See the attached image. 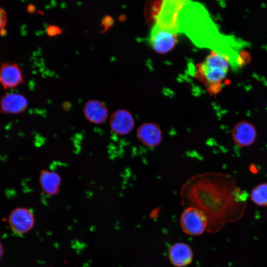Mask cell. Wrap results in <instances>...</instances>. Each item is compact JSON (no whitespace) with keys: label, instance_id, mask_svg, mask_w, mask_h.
<instances>
[{"label":"cell","instance_id":"30bf717a","mask_svg":"<svg viewBox=\"0 0 267 267\" xmlns=\"http://www.w3.org/2000/svg\"><path fill=\"white\" fill-rule=\"evenodd\" d=\"M171 263L177 267H183L190 264L193 259V253L190 246L182 242L173 245L169 251Z\"/></svg>","mask_w":267,"mask_h":267},{"label":"cell","instance_id":"7a4b0ae2","mask_svg":"<svg viewBox=\"0 0 267 267\" xmlns=\"http://www.w3.org/2000/svg\"><path fill=\"white\" fill-rule=\"evenodd\" d=\"M228 54L212 50L201 62L194 67V76L202 83L210 94L218 92L222 88L230 64Z\"/></svg>","mask_w":267,"mask_h":267},{"label":"cell","instance_id":"4fadbf2b","mask_svg":"<svg viewBox=\"0 0 267 267\" xmlns=\"http://www.w3.org/2000/svg\"><path fill=\"white\" fill-rule=\"evenodd\" d=\"M39 182L42 191L46 195L53 196L58 193L61 178L56 172L47 170H42L39 175Z\"/></svg>","mask_w":267,"mask_h":267},{"label":"cell","instance_id":"9c48e42d","mask_svg":"<svg viewBox=\"0 0 267 267\" xmlns=\"http://www.w3.org/2000/svg\"><path fill=\"white\" fill-rule=\"evenodd\" d=\"M27 106L26 97L17 93L5 94L0 101V110L3 114H19L25 110Z\"/></svg>","mask_w":267,"mask_h":267},{"label":"cell","instance_id":"ac0fdd59","mask_svg":"<svg viewBox=\"0 0 267 267\" xmlns=\"http://www.w3.org/2000/svg\"><path fill=\"white\" fill-rule=\"evenodd\" d=\"M3 253V248L2 244L0 242V259L2 257V254Z\"/></svg>","mask_w":267,"mask_h":267},{"label":"cell","instance_id":"ba28073f","mask_svg":"<svg viewBox=\"0 0 267 267\" xmlns=\"http://www.w3.org/2000/svg\"><path fill=\"white\" fill-rule=\"evenodd\" d=\"M23 82L21 71L18 65L6 62L0 66V85L5 89H11Z\"/></svg>","mask_w":267,"mask_h":267},{"label":"cell","instance_id":"2e32d148","mask_svg":"<svg viewBox=\"0 0 267 267\" xmlns=\"http://www.w3.org/2000/svg\"><path fill=\"white\" fill-rule=\"evenodd\" d=\"M114 23V20L112 17L109 15L105 16L101 20L102 25L103 26L105 31L111 27Z\"/></svg>","mask_w":267,"mask_h":267},{"label":"cell","instance_id":"5bb4252c","mask_svg":"<svg viewBox=\"0 0 267 267\" xmlns=\"http://www.w3.org/2000/svg\"><path fill=\"white\" fill-rule=\"evenodd\" d=\"M250 199L256 205L267 207V183L255 186L251 191Z\"/></svg>","mask_w":267,"mask_h":267},{"label":"cell","instance_id":"3957f363","mask_svg":"<svg viewBox=\"0 0 267 267\" xmlns=\"http://www.w3.org/2000/svg\"><path fill=\"white\" fill-rule=\"evenodd\" d=\"M180 221L183 231L190 235H200L208 227L206 215L194 207H186L181 215Z\"/></svg>","mask_w":267,"mask_h":267},{"label":"cell","instance_id":"e0dca14e","mask_svg":"<svg viewBox=\"0 0 267 267\" xmlns=\"http://www.w3.org/2000/svg\"><path fill=\"white\" fill-rule=\"evenodd\" d=\"M6 19V14L5 11L0 7V33H2L4 29Z\"/></svg>","mask_w":267,"mask_h":267},{"label":"cell","instance_id":"52a82bcc","mask_svg":"<svg viewBox=\"0 0 267 267\" xmlns=\"http://www.w3.org/2000/svg\"><path fill=\"white\" fill-rule=\"evenodd\" d=\"M109 124L114 133L119 135H125L133 130L134 121L129 111L125 109H119L111 115Z\"/></svg>","mask_w":267,"mask_h":267},{"label":"cell","instance_id":"5b68a950","mask_svg":"<svg viewBox=\"0 0 267 267\" xmlns=\"http://www.w3.org/2000/svg\"><path fill=\"white\" fill-rule=\"evenodd\" d=\"M10 229L17 235H22L31 230L34 224L32 211L26 208L18 207L13 209L8 217Z\"/></svg>","mask_w":267,"mask_h":267},{"label":"cell","instance_id":"277c9868","mask_svg":"<svg viewBox=\"0 0 267 267\" xmlns=\"http://www.w3.org/2000/svg\"><path fill=\"white\" fill-rule=\"evenodd\" d=\"M177 33L156 26H153L149 43L156 52L165 54L171 51L178 43Z\"/></svg>","mask_w":267,"mask_h":267},{"label":"cell","instance_id":"8fae6325","mask_svg":"<svg viewBox=\"0 0 267 267\" xmlns=\"http://www.w3.org/2000/svg\"><path fill=\"white\" fill-rule=\"evenodd\" d=\"M84 114L89 122L100 124L108 118V109L105 104L100 101L89 100L86 102L84 108Z\"/></svg>","mask_w":267,"mask_h":267},{"label":"cell","instance_id":"9a60e30c","mask_svg":"<svg viewBox=\"0 0 267 267\" xmlns=\"http://www.w3.org/2000/svg\"><path fill=\"white\" fill-rule=\"evenodd\" d=\"M46 32L49 36H55L60 34L62 31L60 27L55 25H50L46 27Z\"/></svg>","mask_w":267,"mask_h":267},{"label":"cell","instance_id":"7c38bea8","mask_svg":"<svg viewBox=\"0 0 267 267\" xmlns=\"http://www.w3.org/2000/svg\"><path fill=\"white\" fill-rule=\"evenodd\" d=\"M137 137L145 145L152 147L157 146L161 141L162 133L157 124L146 123L138 128Z\"/></svg>","mask_w":267,"mask_h":267},{"label":"cell","instance_id":"6da1fadb","mask_svg":"<svg viewBox=\"0 0 267 267\" xmlns=\"http://www.w3.org/2000/svg\"><path fill=\"white\" fill-rule=\"evenodd\" d=\"M181 197L184 205L203 212L208 219V227L213 229L227 222L235 212L243 213L246 197L232 176L208 173L195 175L183 186Z\"/></svg>","mask_w":267,"mask_h":267},{"label":"cell","instance_id":"8992f818","mask_svg":"<svg viewBox=\"0 0 267 267\" xmlns=\"http://www.w3.org/2000/svg\"><path fill=\"white\" fill-rule=\"evenodd\" d=\"M231 135L236 145L246 147L254 143L256 138L257 132L252 124L242 121L237 123L234 126Z\"/></svg>","mask_w":267,"mask_h":267}]
</instances>
